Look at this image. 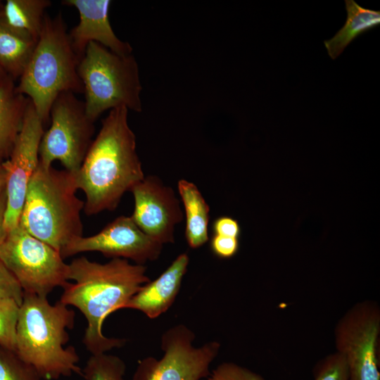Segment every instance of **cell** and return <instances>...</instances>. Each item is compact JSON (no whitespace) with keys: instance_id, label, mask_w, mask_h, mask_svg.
<instances>
[{"instance_id":"obj_1","label":"cell","mask_w":380,"mask_h":380,"mask_svg":"<svg viewBox=\"0 0 380 380\" xmlns=\"http://www.w3.org/2000/svg\"><path fill=\"white\" fill-rule=\"evenodd\" d=\"M146 267L127 260L113 258L106 263L91 261L84 256L68 264L69 282L63 287L60 302L77 308L84 316L87 327L82 342L91 355L120 348L125 340L108 338L103 324L111 313L124 309L130 298L148 282Z\"/></svg>"},{"instance_id":"obj_2","label":"cell","mask_w":380,"mask_h":380,"mask_svg":"<svg viewBox=\"0 0 380 380\" xmlns=\"http://www.w3.org/2000/svg\"><path fill=\"white\" fill-rule=\"evenodd\" d=\"M128 111L125 107L109 111L75 173L77 186L85 195L87 215L115 210L123 195L145 177Z\"/></svg>"},{"instance_id":"obj_3","label":"cell","mask_w":380,"mask_h":380,"mask_svg":"<svg viewBox=\"0 0 380 380\" xmlns=\"http://www.w3.org/2000/svg\"><path fill=\"white\" fill-rule=\"evenodd\" d=\"M75 313L59 300L24 293L16 327L15 353L34 368L42 379L82 375L80 357L72 346L65 347L75 325Z\"/></svg>"},{"instance_id":"obj_4","label":"cell","mask_w":380,"mask_h":380,"mask_svg":"<svg viewBox=\"0 0 380 380\" xmlns=\"http://www.w3.org/2000/svg\"><path fill=\"white\" fill-rule=\"evenodd\" d=\"M77 190L75 173L39 164L28 183L18 224L61 253L83 236L84 201L77 196Z\"/></svg>"},{"instance_id":"obj_5","label":"cell","mask_w":380,"mask_h":380,"mask_svg":"<svg viewBox=\"0 0 380 380\" xmlns=\"http://www.w3.org/2000/svg\"><path fill=\"white\" fill-rule=\"evenodd\" d=\"M79 61L61 14L53 18L46 13L33 54L16 87L30 100L44 124L58 96L84 93Z\"/></svg>"},{"instance_id":"obj_6","label":"cell","mask_w":380,"mask_h":380,"mask_svg":"<svg viewBox=\"0 0 380 380\" xmlns=\"http://www.w3.org/2000/svg\"><path fill=\"white\" fill-rule=\"evenodd\" d=\"M85 110L95 120L106 110L125 107L141 112V85L138 64L132 54H117L90 42L79 61Z\"/></svg>"},{"instance_id":"obj_7","label":"cell","mask_w":380,"mask_h":380,"mask_svg":"<svg viewBox=\"0 0 380 380\" xmlns=\"http://www.w3.org/2000/svg\"><path fill=\"white\" fill-rule=\"evenodd\" d=\"M61 253L19 224L0 244V260L16 278L24 293L48 297L68 281V264Z\"/></svg>"},{"instance_id":"obj_8","label":"cell","mask_w":380,"mask_h":380,"mask_svg":"<svg viewBox=\"0 0 380 380\" xmlns=\"http://www.w3.org/2000/svg\"><path fill=\"white\" fill-rule=\"evenodd\" d=\"M49 120L51 125L39 145V164L48 168L58 160L65 170L76 173L94 139V122L88 117L84 101L72 92L58 96Z\"/></svg>"},{"instance_id":"obj_9","label":"cell","mask_w":380,"mask_h":380,"mask_svg":"<svg viewBox=\"0 0 380 380\" xmlns=\"http://www.w3.org/2000/svg\"><path fill=\"white\" fill-rule=\"evenodd\" d=\"M380 308L372 300L350 307L334 329L336 352L346 360L349 380H380Z\"/></svg>"},{"instance_id":"obj_10","label":"cell","mask_w":380,"mask_h":380,"mask_svg":"<svg viewBox=\"0 0 380 380\" xmlns=\"http://www.w3.org/2000/svg\"><path fill=\"white\" fill-rule=\"evenodd\" d=\"M194 333L184 324L170 327L161 336L163 356L139 362L132 380H201L210 374L220 343L213 341L194 347Z\"/></svg>"},{"instance_id":"obj_11","label":"cell","mask_w":380,"mask_h":380,"mask_svg":"<svg viewBox=\"0 0 380 380\" xmlns=\"http://www.w3.org/2000/svg\"><path fill=\"white\" fill-rule=\"evenodd\" d=\"M44 125L29 99L21 129L8 158L4 162L6 173L4 227L7 232L18 225L28 183L39 165Z\"/></svg>"},{"instance_id":"obj_12","label":"cell","mask_w":380,"mask_h":380,"mask_svg":"<svg viewBox=\"0 0 380 380\" xmlns=\"http://www.w3.org/2000/svg\"><path fill=\"white\" fill-rule=\"evenodd\" d=\"M163 244L143 232L131 216L121 215L99 232L80 236L69 242L61 251L63 259L84 252H99L106 258L131 260L144 265L157 260Z\"/></svg>"},{"instance_id":"obj_13","label":"cell","mask_w":380,"mask_h":380,"mask_svg":"<svg viewBox=\"0 0 380 380\" xmlns=\"http://www.w3.org/2000/svg\"><path fill=\"white\" fill-rule=\"evenodd\" d=\"M134 207L132 218L139 228L162 244L175 242V229L184 217L174 190L154 175L144 177L130 191Z\"/></svg>"},{"instance_id":"obj_14","label":"cell","mask_w":380,"mask_h":380,"mask_svg":"<svg viewBox=\"0 0 380 380\" xmlns=\"http://www.w3.org/2000/svg\"><path fill=\"white\" fill-rule=\"evenodd\" d=\"M63 5L75 8L80 16L78 24L68 32L72 46L79 60L87 45L95 42L122 56L132 54L129 43L115 34L108 18L109 0H64Z\"/></svg>"},{"instance_id":"obj_15","label":"cell","mask_w":380,"mask_h":380,"mask_svg":"<svg viewBox=\"0 0 380 380\" xmlns=\"http://www.w3.org/2000/svg\"><path fill=\"white\" fill-rule=\"evenodd\" d=\"M189 262L187 253L179 254L157 279L144 284L124 309L141 311L151 319L165 312L179 293Z\"/></svg>"},{"instance_id":"obj_16","label":"cell","mask_w":380,"mask_h":380,"mask_svg":"<svg viewBox=\"0 0 380 380\" xmlns=\"http://www.w3.org/2000/svg\"><path fill=\"white\" fill-rule=\"evenodd\" d=\"M29 99L20 94L13 79H0V153L8 158L21 129Z\"/></svg>"},{"instance_id":"obj_17","label":"cell","mask_w":380,"mask_h":380,"mask_svg":"<svg viewBox=\"0 0 380 380\" xmlns=\"http://www.w3.org/2000/svg\"><path fill=\"white\" fill-rule=\"evenodd\" d=\"M1 8L0 67L11 79L20 78L31 59L38 40L29 33L8 25L1 15Z\"/></svg>"},{"instance_id":"obj_18","label":"cell","mask_w":380,"mask_h":380,"mask_svg":"<svg viewBox=\"0 0 380 380\" xmlns=\"http://www.w3.org/2000/svg\"><path fill=\"white\" fill-rule=\"evenodd\" d=\"M177 189L185 213L186 242L191 248H200L209 239V205L196 185L189 181L180 179Z\"/></svg>"},{"instance_id":"obj_19","label":"cell","mask_w":380,"mask_h":380,"mask_svg":"<svg viewBox=\"0 0 380 380\" xmlns=\"http://www.w3.org/2000/svg\"><path fill=\"white\" fill-rule=\"evenodd\" d=\"M347 18L331 39L324 41L330 58L335 60L355 39L380 24V11L366 8L354 0L345 1Z\"/></svg>"},{"instance_id":"obj_20","label":"cell","mask_w":380,"mask_h":380,"mask_svg":"<svg viewBox=\"0 0 380 380\" xmlns=\"http://www.w3.org/2000/svg\"><path fill=\"white\" fill-rule=\"evenodd\" d=\"M51 4L49 0H7L1 6V15L8 25L38 40L45 11Z\"/></svg>"},{"instance_id":"obj_21","label":"cell","mask_w":380,"mask_h":380,"mask_svg":"<svg viewBox=\"0 0 380 380\" xmlns=\"http://www.w3.org/2000/svg\"><path fill=\"white\" fill-rule=\"evenodd\" d=\"M126 371L125 362L113 355H91L82 369L86 380H124Z\"/></svg>"},{"instance_id":"obj_22","label":"cell","mask_w":380,"mask_h":380,"mask_svg":"<svg viewBox=\"0 0 380 380\" xmlns=\"http://www.w3.org/2000/svg\"><path fill=\"white\" fill-rule=\"evenodd\" d=\"M0 380H42L37 371L15 351L0 346Z\"/></svg>"},{"instance_id":"obj_23","label":"cell","mask_w":380,"mask_h":380,"mask_svg":"<svg viewBox=\"0 0 380 380\" xmlns=\"http://www.w3.org/2000/svg\"><path fill=\"white\" fill-rule=\"evenodd\" d=\"M19 308L13 299H0V346L14 351Z\"/></svg>"},{"instance_id":"obj_24","label":"cell","mask_w":380,"mask_h":380,"mask_svg":"<svg viewBox=\"0 0 380 380\" xmlns=\"http://www.w3.org/2000/svg\"><path fill=\"white\" fill-rule=\"evenodd\" d=\"M314 380H349L345 358L337 352L328 354L314 366Z\"/></svg>"},{"instance_id":"obj_25","label":"cell","mask_w":380,"mask_h":380,"mask_svg":"<svg viewBox=\"0 0 380 380\" xmlns=\"http://www.w3.org/2000/svg\"><path fill=\"white\" fill-rule=\"evenodd\" d=\"M201 380H265L260 374L231 362L220 364L212 373Z\"/></svg>"},{"instance_id":"obj_26","label":"cell","mask_w":380,"mask_h":380,"mask_svg":"<svg viewBox=\"0 0 380 380\" xmlns=\"http://www.w3.org/2000/svg\"><path fill=\"white\" fill-rule=\"evenodd\" d=\"M23 295V290L16 278L0 260V299H13L20 305Z\"/></svg>"},{"instance_id":"obj_27","label":"cell","mask_w":380,"mask_h":380,"mask_svg":"<svg viewBox=\"0 0 380 380\" xmlns=\"http://www.w3.org/2000/svg\"><path fill=\"white\" fill-rule=\"evenodd\" d=\"M210 246L216 256L224 259L230 258L235 255L239 250V238L213 234Z\"/></svg>"},{"instance_id":"obj_28","label":"cell","mask_w":380,"mask_h":380,"mask_svg":"<svg viewBox=\"0 0 380 380\" xmlns=\"http://www.w3.org/2000/svg\"><path fill=\"white\" fill-rule=\"evenodd\" d=\"M213 234L239 238L241 227L238 221L229 216L216 218L213 223Z\"/></svg>"},{"instance_id":"obj_29","label":"cell","mask_w":380,"mask_h":380,"mask_svg":"<svg viewBox=\"0 0 380 380\" xmlns=\"http://www.w3.org/2000/svg\"><path fill=\"white\" fill-rule=\"evenodd\" d=\"M6 209V190L0 196V244L5 239L8 232L4 227V217Z\"/></svg>"},{"instance_id":"obj_30","label":"cell","mask_w":380,"mask_h":380,"mask_svg":"<svg viewBox=\"0 0 380 380\" xmlns=\"http://www.w3.org/2000/svg\"><path fill=\"white\" fill-rule=\"evenodd\" d=\"M5 160L4 156L0 153V196L6 190V173L4 165Z\"/></svg>"},{"instance_id":"obj_31","label":"cell","mask_w":380,"mask_h":380,"mask_svg":"<svg viewBox=\"0 0 380 380\" xmlns=\"http://www.w3.org/2000/svg\"><path fill=\"white\" fill-rule=\"evenodd\" d=\"M5 76H6V75L4 73V72L2 70L1 68L0 67V79Z\"/></svg>"},{"instance_id":"obj_32","label":"cell","mask_w":380,"mask_h":380,"mask_svg":"<svg viewBox=\"0 0 380 380\" xmlns=\"http://www.w3.org/2000/svg\"><path fill=\"white\" fill-rule=\"evenodd\" d=\"M1 6H0V8H1Z\"/></svg>"}]
</instances>
